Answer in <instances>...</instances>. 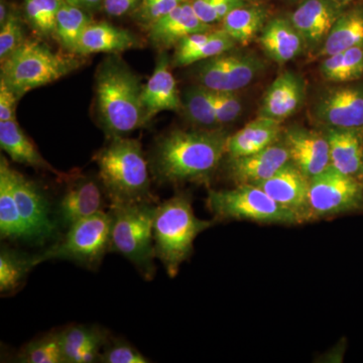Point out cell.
I'll return each mask as SVG.
<instances>
[{
    "label": "cell",
    "instance_id": "obj_28",
    "mask_svg": "<svg viewBox=\"0 0 363 363\" xmlns=\"http://www.w3.org/2000/svg\"><path fill=\"white\" fill-rule=\"evenodd\" d=\"M363 45V11L341 14L324 40L320 55L324 57Z\"/></svg>",
    "mask_w": 363,
    "mask_h": 363
},
{
    "label": "cell",
    "instance_id": "obj_15",
    "mask_svg": "<svg viewBox=\"0 0 363 363\" xmlns=\"http://www.w3.org/2000/svg\"><path fill=\"white\" fill-rule=\"evenodd\" d=\"M291 161L284 143H276L250 156L229 159V176L236 185H259L272 178Z\"/></svg>",
    "mask_w": 363,
    "mask_h": 363
},
{
    "label": "cell",
    "instance_id": "obj_14",
    "mask_svg": "<svg viewBox=\"0 0 363 363\" xmlns=\"http://www.w3.org/2000/svg\"><path fill=\"white\" fill-rule=\"evenodd\" d=\"M291 161L308 178L319 175L330 166V147L326 135L305 128H292L284 138Z\"/></svg>",
    "mask_w": 363,
    "mask_h": 363
},
{
    "label": "cell",
    "instance_id": "obj_44",
    "mask_svg": "<svg viewBox=\"0 0 363 363\" xmlns=\"http://www.w3.org/2000/svg\"><path fill=\"white\" fill-rule=\"evenodd\" d=\"M66 1L70 2L72 4H75V6L80 7H90V9H93V7L99 6L100 4L104 2V0H66Z\"/></svg>",
    "mask_w": 363,
    "mask_h": 363
},
{
    "label": "cell",
    "instance_id": "obj_22",
    "mask_svg": "<svg viewBox=\"0 0 363 363\" xmlns=\"http://www.w3.org/2000/svg\"><path fill=\"white\" fill-rule=\"evenodd\" d=\"M281 130V121L259 116L238 133L228 136L226 154L229 159H233L259 152L278 143Z\"/></svg>",
    "mask_w": 363,
    "mask_h": 363
},
{
    "label": "cell",
    "instance_id": "obj_31",
    "mask_svg": "<svg viewBox=\"0 0 363 363\" xmlns=\"http://www.w3.org/2000/svg\"><path fill=\"white\" fill-rule=\"evenodd\" d=\"M91 23L92 21L82 7L65 0L57 16L54 35L65 49L75 52L81 35Z\"/></svg>",
    "mask_w": 363,
    "mask_h": 363
},
{
    "label": "cell",
    "instance_id": "obj_10",
    "mask_svg": "<svg viewBox=\"0 0 363 363\" xmlns=\"http://www.w3.org/2000/svg\"><path fill=\"white\" fill-rule=\"evenodd\" d=\"M262 68L264 64L252 55L224 52L199 62L196 75L207 89L236 92L250 85Z\"/></svg>",
    "mask_w": 363,
    "mask_h": 363
},
{
    "label": "cell",
    "instance_id": "obj_19",
    "mask_svg": "<svg viewBox=\"0 0 363 363\" xmlns=\"http://www.w3.org/2000/svg\"><path fill=\"white\" fill-rule=\"evenodd\" d=\"M210 30V26L196 16L191 4L185 2L150 26V39L157 47L168 48L192 33Z\"/></svg>",
    "mask_w": 363,
    "mask_h": 363
},
{
    "label": "cell",
    "instance_id": "obj_23",
    "mask_svg": "<svg viewBox=\"0 0 363 363\" xmlns=\"http://www.w3.org/2000/svg\"><path fill=\"white\" fill-rule=\"evenodd\" d=\"M330 164L345 175L360 179L363 174L362 130L328 128Z\"/></svg>",
    "mask_w": 363,
    "mask_h": 363
},
{
    "label": "cell",
    "instance_id": "obj_21",
    "mask_svg": "<svg viewBox=\"0 0 363 363\" xmlns=\"http://www.w3.org/2000/svg\"><path fill=\"white\" fill-rule=\"evenodd\" d=\"M304 99V84L296 74L284 72L267 89L260 116L281 121L297 111Z\"/></svg>",
    "mask_w": 363,
    "mask_h": 363
},
{
    "label": "cell",
    "instance_id": "obj_30",
    "mask_svg": "<svg viewBox=\"0 0 363 363\" xmlns=\"http://www.w3.org/2000/svg\"><path fill=\"white\" fill-rule=\"evenodd\" d=\"M266 11L259 6H240L230 11L223 21V30L236 43L250 44L262 30L266 21Z\"/></svg>",
    "mask_w": 363,
    "mask_h": 363
},
{
    "label": "cell",
    "instance_id": "obj_9",
    "mask_svg": "<svg viewBox=\"0 0 363 363\" xmlns=\"http://www.w3.org/2000/svg\"><path fill=\"white\" fill-rule=\"evenodd\" d=\"M362 203L363 186L359 179L345 175L331 164L310 179L312 220L358 209Z\"/></svg>",
    "mask_w": 363,
    "mask_h": 363
},
{
    "label": "cell",
    "instance_id": "obj_26",
    "mask_svg": "<svg viewBox=\"0 0 363 363\" xmlns=\"http://www.w3.org/2000/svg\"><path fill=\"white\" fill-rule=\"evenodd\" d=\"M13 169L4 157L0 160V236L1 240L28 241V230L13 192Z\"/></svg>",
    "mask_w": 363,
    "mask_h": 363
},
{
    "label": "cell",
    "instance_id": "obj_8",
    "mask_svg": "<svg viewBox=\"0 0 363 363\" xmlns=\"http://www.w3.org/2000/svg\"><path fill=\"white\" fill-rule=\"evenodd\" d=\"M112 216L101 211L76 222L65 236L52 247L35 255L38 264L52 259L68 260L86 269H95L111 252Z\"/></svg>",
    "mask_w": 363,
    "mask_h": 363
},
{
    "label": "cell",
    "instance_id": "obj_20",
    "mask_svg": "<svg viewBox=\"0 0 363 363\" xmlns=\"http://www.w3.org/2000/svg\"><path fill=\"white\" fill-rule=\"evenodd\" d=\"M65 363L98 362L108 334L97 326L70 325L60 331Z\"/></svg>",
    "mask_w": 363,
    "mask_h": 363
},
{
    "label": "cell",
    "instance_id": "obj_4",
    "mask_svg": "<svg viewBox=\"0 0 363 363\" xmlns=\"http://www.w3.org/2000/svg\"><path fill=\"white\" fill-rule=\"evenodd\" d=\"M214 222L196 217L192 200L185 193L157 205L152 226L155 253L169 278H175L181 264L190 259L196 238Z\"/></svg>",
    "mask_w": 363,
    "mask_h": 363
},
{
    "label": "cell",
    "instance_id": "obj_35",
    "mask_svg": "<svg viewBox=\"0 0 363 363\" xmlns=\"http://www.w3.org/2000/svg\"><path fill=\"white\" fill-rule=\"evenodd\" d=\"M184 107L189 118L204 128H214L218 125L213 105L210 100L206 88L203 86H196L190 88L184 95Z\"/></svg>",
    "mask_w": 363,
    "mask_h": 363
},
{
    "label": "cell",
    "instance_id": "obj_42",
    "mask_svg": "<svg viewBox=\"0 0 363 363\" xmlns=\"http://www.w3.org/2000/svg\"><path fill=\"white\" fill-rule=\"evenodd\" d=\"M140 0H104L105 13L112 16H124L138 6Z\"/></svg>",
    "mask_w": 363,
    "mask_h": 363
},
{
    "label": "cell",
    "instance_id": "obj_47",
    "mask_svg": "<svg viewBox=\"0 0 363 363\" xmlns=\"http://www.w3.org/2000/svg\"><path fill=\"white\" fill-rule=\"evenodd\" d=\"M245 1H248V0H245Z\"/></svg>",
    "mask_w": 363,
    "mask_h": 363
},
{
    "label": "cell",
    "instance_id": "obj_7",
    "mask_svg": "<svg viewBox=\"0 0 363 363\" xmlns=\"http://www.w3.org/2000/svg\"><path fill=\"white\" fill-rule=\"evenodd\" d=\"M207 208L215 222L250 220L267 224H300L297 215L274 201L255 185H238L233 190H210Z\"/></svg>",
    "mask_w": 363,
    "mask_h": 363
},
{
    "label": "cell",
    "instance_id": "obj_34",
    "mask_svg": "<svg viewBox=\"0 0 363 363\" xmlns=\"http://www.w3.org/2000/svg\"><path fill=\"white\" fill-rule=\"evenodd\" d=\"M65 0H25L26 20L45 37L55 33L57 16Z\"/></svg>",
    "mask_w": 363,
    "mask_h": 363
},
{
    "label": "cell",
    "instance_id": "obj_11",
    "mask_svg": "<svg viewBox=\"0 0 363 363\" xmlns=\"http://www.w3.org/2000/svg\"><path fill=\"white\" fill-rule=\"evenodd\" d=\"M13 178L14 196L28 230V241L43 245L56 238L59 225L52 217L51 205L44 191L16 169Z\"/></svg>",
    "mask_w": 363,
    "mask_h": 363
},
{
    "label": "cell",
    "instance_id": "obj_32",
    "mask_svg": "<svg viewBox=\"0 0 363 363\" xmlns=\"http://www.w3.org/2000/svg\"><path fill=\"white\" fill-rule=\"evenodd\" d=\"M321 73L332 82H350L363 75V45L326 57Z\"/></svg>",
    "mask_w": 363,
    "mask_h": 363
},
{
    "label": "cell",
    "instance_id": "obj_37",
    "mask_svg": "<svg viewBox=\"0 0 363 363\" xmlns=\"http://www.w3.org/2000/svg\"><path fill=\"white\" fill-rule=\"evenodd\" d=\"M207 91L219 124L233 123L240 116L242 105L236 96L235 92H223V91L210 89Z\"/></svg>",
    "mask_w": 363,
    "mask_h": 363
},
{
    "label": "cell",
    "instance_id": "obj_1",
    "mask_svg": "<svg viewBox=\"0 0 363 363\" xmlns=\"http://www.w3.org/2000/svg\"><path fill=\"white\" fill-rule=\"evenodd\" d=\"M227 138L219 130L171 131L155 145V178L171 184L209 180L226 154Z\"/></svg>",
    "mask_w": 363,
    "mask_h": 363
},
{
    "label": "cell",
    "instance_id": "obj_5",
    "mask_svg": "<svg viewBox=\"0 0 363 363\" xmlns=\"http://www.w3.org/2000/svg\"><path fill=\"white\" fill-rule=\"evenodd\" d=\"M157 204L154 201L109 205L112 216L111 252L130 260L143 279L156 274L154 226Z\"/></svg>",
    "mask_w": 363,
    "mask_h": 363
},
{
    "label": "cell",
    "instance_id": "obj_29",
    "mask_svg": "<svg viewBox=\"0 0 363 363\" xmlns=\"http://www.w3.org/2000/svg\"><path fill=\"white\" fill-rule=\"evenodd\" d=\"M35 266V255L2 245L0 250V292L2 296L18 292Z\"/></svg>",
    "mask_w": 363,
    "mask_h": 363
},
{
    "label": "cell",
    "instance_id": "obj_6",
    "mask_svg": "<svg viewBox=\"0 0 363 363\" xmlns=\"http://www.w3.org/2000/svg\"><path fill=\"white\" fill-rule=\"evenodd\" d=\"M79 67L77 60L52 52L35 40H26L1 62V79L21 98L35 88L56 82Z\"/></svg>",
    "mask_w": 363,
    "mask_h": 363
},
{
    "label": "cell",
    "instance_id": "obj_43",
    "mask_svg": "<svg viewBox=\"0 0 363 363\" xmlns=\"http://www.w3.org/2000/svg\"><path fill=\"white\" fill-rule=\"evenodd\" d=\"M208 1L214 7L221 21H223L227 14L233 9L245 6V0H208Z\"/></svg>",
    "mask_w": 363,
    "mask_h": 363
},
{
    "label": "cell",
    "instance_id": "obj_40",
    "mask_svg": "<svg viewBox=\"0 0 363 363\" xmlns=\"http://www.w3.org/2000/svg\"><path fill=\"white\" fill-rule=\"evenodd\" d=\"M18 95L7 85L4 79H0V121H9L16 119Z\"/></svg>",
    "mask_w": 363,
    "mask_h": 363
},
{
    "label": "cell",
    "instance_id": "obj_45",
    "mask_svg": "<svg viewBox=\"0 0 363 363\" xmlns=\"http://www.w3.org/2000/svg\"><path fill=\"white\" fill-rule=\"evenodd\" d=\"M9 9H7L6 4H4V1H1V4H0V25H4L9 18Z\"/></svg>",
    "mask_w": 363,
    "mask_h": 363
},
{
    "label": "cell",
    "instance_id": "obj_16",
    "mask_svg": "<svg viewBox=\"0 0 363 363\" xmlns=\"http://www.w3.org/2000/svg\"><path fill=\"white\" fill-rule=\"evenodd\" d=\"M317 116L328 128L363 130V91L345 87L327 93L317 105Z\"/></svg>",
    "mask_w": 363,
    "mask_h": 363
},
{
    "label": "cell",
    "instance_id": "obj_33",
    "mask_svg": "<svg viewBox=\"0 0 363 363\" xmlns=\"http://www.w3.org/2000/svg\"><path fill=\"white\" fill-rule=\"evenodd\" d=\"M23 363H65L60 331H52L23 346L18 357Z\"/></svg>",
    "mask_w": 363,
    "mask_h": 363
},
{
    "label": "cell",
    "instance_id": "obj_17",
    "mask_svg": "<svg viewBox=\"0 0 363 363\" xmlns=\"http://www.w3.org/2000/svg\"><path fill=\"white\" fill-rule=\"evenodd\" d=\"M339 13L333 0H306L291 16V23L308 44H318L326 39Z\"/></svg>",
    "mask_w": 363,
    "mask_h": 363
},
{
    "label": "cell",
    "instance_id": "obj_38",
    "mask_svg": "<svg viewBox=\"0 0 363 363\" xmlns=\"http://www.w3.org/2000/svg\"><path fill=\"white\" fill-rule=\"evenodd\" d=\"M23 26L20 18L11 11L9 18L0 30V59L1 62L13 54L25 43Z\"/></svg>",
    "mask_w": 363,
    "mask_h": 363
},
{
    "label": "cell",
    "instance_id": "obj_25",
    "mask_svg": "<svg viewBox=\"0 0 363 363\" xmlns=\"http://www.w3.org/2000/svg\"><path fill=\"white\" fill-rule=\"evenodd\" d=\"M259 40L267 56L279 64H285L298 56L305 42L292 23L283 18L269 21Z\"/></svg>",
    "mask_w": 363,
    "mask_h": 363
},
{
    "label": "cell",
    "instance_id": "obj_2",
    "mask_svg": "<svg viewBox=\"0 0 363 363\" xmlns=\"http://www.w3.org/2000/svg\"><path fill=\"white\" fill-rule=\"evenodd\" d=\"M143 88L135 74L117 60L100 66L96 78L97 111L109 138L128 135L149 123L143 104Z\"/></svg>",
    "mask_w": 363,
    "mask_h": 363
},
{
    "label": "cell",
    "instance_id": "obj_39",
    "mask_svg": "<svg viewBox=\"0 0 363 363\" xmlns=\"http://www.w3.org/2000/svg\"><path fill=\"white\" fill-rule=\"evenodd\" d=\"M185 2L187 0H143L140 18L150 26Z\"/></svg>",
    "mask_w": 363,
    "mask_h": 363
},
{
    "label": "cell",
    "instance_id": "obj_3",
    "mask_svg": "<svg viewBox=\"0 0 363 363\" xmlns=\"http://www.w3.org/2000/svg\"><path fill=\"white\" fill-rule=\"evenodd\" d=\"M94 161L109 205L155 202L149 166L140 140L124 136L111 138L95 155Z\"/></svg>",
    "mask_w": 363,
    "mask_h": 363
},
{
    "label": "cell",
    "instance_id": "obj_12",
    "mask_svg": "<svg viewBox=\"0 0 363 363\" xmlns=\"http://www.w3.org/2000/svg\"><path fill=\"white\" fill-rule=\"evenodd\" d=\"M257 187L300 219L301 223L312 221L309 204L310 179L292 161L276 175L262 182Z\"/></svg>",
    "mask_w": 363,
    "mask_h": 363
},
{
    "label": "cell",
    "instance_id": "obj_46",
    "mask_svg": "<svg viewBox=\"0 0 363 363\" xmlns=\"http://www.w3.org/2000/svg\"><path fill=\"white\" fill-rule=\"evenodd\" d=\"M333 1L337 2V4H347V2L351 1V0H333Z\"/></svg>",
    "mask_w": 363,
    "mask_h": 363
},
{
    "label": "cell",
    "instance_id": "obj_36",
    "mask_svg": "<svg viewBox=\"0 0 363 363\" xmlns=\"http://www.w3.org/2000/svg\"><path fill=\"white\" fill-rule=\"evenodd\" d=\"M150 360L136 350L135 346L123 340L107 341L98 362L102 363H147Z\"/></svg>",
    "mask_w": 363,
    "mask_h": 363
},
{
    "label": "cell",
    "instance_id": "obj_18",
    "mask_svg": "<svg viewBox=\"0 0 363 363\" xmlns=\"http://www.w3.org/2000/svg\"><path fill=\"white\" fill-rule=\"evenodd\" d=\"M142 98L147 121L159 112L177 111L181 108L177 82L164 55L160 57L152 77L143 85Z\"/></svg>",
    "mask_w": 363,
    "mask_h": 363
},
{
    "label": "cell",
    "instance_id": "obj_24",
    "mask_svg": "<svg viewBox=\"0 0 363 363\" xmlns=\"http://www.w3.org/2000/svg\"><path fill=\"white\" fill-rule=\"evenodd\" d=\"M138 45L133 33L108 23H91L85 28L76 48L75 54L118 52L128 51Z\"/></svg>",
    "mask_w": 363,
    "mask_h": 363
},
{
    "label": "cell",
    "instance_id": "obj_13",
    "mask_svg": "<svg viewBox=\"0 0 363 363\" xmlns=\"http://www.w3.org/2000/svg\"><path fill=\"white\" fill-rule=\"evenodd\" d=\"M107 196L101 182L90 178L73 181L57 204L59 227L68 229L76 222L104 211Z\"/></svg>",
    "mask_w": 363,
    "mask_h": 363
},
{
    "label": "cell",
    "instance_id": "obj_41",
    "mask_svg": "<svg viewBox=\"0 0 363 363\" xmlns=\"http://www.w3.org/2000/svg\"><path fill=\"white\" fill-rule=\"evenodd\" d=\"M191 6H192L197 18L206 25L210 26L211 23H218L221 21L218 13L208 0H192Z\"/></svg>",
    "mask_w": 363,
    "mask_h": 363
},
{
    "label": "cell",
    "instance_id": "obj_27",
    "mask_svg": "<svg viewBox=\"0 0 363 363\" xmlns=\"http://www.w3.org/2000/svg\"><path fill=\"white\" fill-rule=\"evenodd\" d=\"M0 147L13 161L18 164L48 169L57 174L51 164L40 154L35 143L21 130L16 119L0 121Z\"/></svg>",
    "mask_w": 363,
    "mask_h": 363
}]
</instances>
